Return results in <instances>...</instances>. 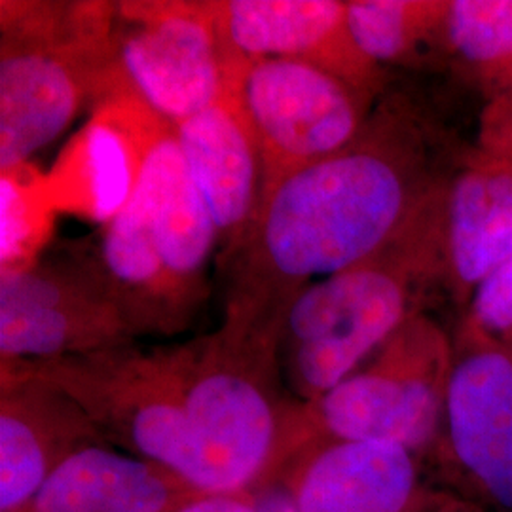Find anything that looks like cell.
I'll return each mask as SVG.
<instances>
[{"mask_svg": "<svg viewBox=\"0 0 512 512\" xmlns=\"http://www.w3.org/2000/svg\"><path fill=\"white\" fill-rule=\"evenodd\" d=\"M296 512H427L416 454L365 440H315L283 469Z\"/></svg>", "mask_w": 512, "mask_h": 512, "instance_id": "cell-12", "label": "cell"}, {"mask_svg": "<svg viewBox=\"0 0 512 512\" xmlns=\"http://www.w3.org/2000/svg\"><path fill=\"white\" fill-rule=\"evenodd\" d=\"M105 442L69 395L0 366V512H19L78 450Z\"/></svg>", "mask_w": 512, "mask_h": 512, "instance_id": "cell-13", "label": "cell"}, {"mask_svg": "<svg viewBox=\"0 0 512 512\" xmlns=\"http://www.w3.org/2000/svg\"><path fill=\"white\" fill-rule=\"evenodd\" d=\"M116 46L131 95L171 128L234 90L211 2H118Z\"/></svg>", "mask_w": 512, "mask_h": 512, "instance_id": "cell-9", "label": "cell"}, {"mask_svg": "<svg viewBox=\"0 0 512 512\" xmlns=\"http://www.w3.org/2000/svg\"><path fill=\"white\" fill-rule=\"evenodd\" d=\"M118 2H0V171L12 175L90 101L129 95Z\"/></svg>", "mask_w": 512, "mask_h": 512, "instance_id": "cell-4", "label": "cell"}, {"mask_svg": "<svg viewBox=\"0 0 512 512\" xmlns=\"http://www.w3.org/2000/svg\"><path fill=\"white\" fill-rule=\"evenodd\" d=\"M133 340L93 247L69 243L2 268L0 363L50 361Z\"/></svg>", "mask_w": 512, "mask_h": 512, "instance_id": "cell-7", "label": "cell"}, {"mask_svg": "<svg viewBox=\"0 0 512 512\" xmlns=\"http://www.w3.org/2000/svg\"><path fill=\"white\" fill-rule=\"evenodd\" d=\"M444 285L463 302L512 251V162L478 152L452 173L440 207Z\"/></svg>", "mask_w": 512, "mask_h": 512, "instance_id": "cell-16", "label": "cell"}, {"mask_svg": "<svg viewBox=\"0 0 512 512\" xmlns=\"http://www.w3.org/2000/svg\"><path fill=\"white\" fill-rule=\"evenodd\" d=\"M452 355L454 344L427 313L410 319L344 382L302 403L304 448L365 440L418 456L440 433Z\"/></svg>", "mask_w": 512, "mask_h": 512, "instance_id": "cell-6", "label": "cell"}, {"mask_svg": "<svg viewBox=\"0 0 512 512\" xmlns=\"http://www.w3.org/2000/svg\"><path fill=\"white\" fill-rule=\"evenodd\" d=\"M86 150L92 181L93 213L107 224L128 203L139 167L131 169L126 141L116 128L105 122H93L88 128Z\"/></svg>", "mask_w": 512, "mask_h": 512, "instance_id": "cell-21", "label": "cell"}, {"mask_svg": "<svg viewBox=\"0 0 512 512\" xmlns=\"http://www.w3.org/2000/svg\"><path fill=\"white\" fill-rule=\"evenodd\" d=\"M461 329L512 351V251L471 294Z\"/></svg>", "mask_w": 512, "mask_h": 512, "instance_id": "cell-22", "label": "cell"}, {"mask_svg": "<svg viewBox=\"0 0 512 512\" xmlns=\"http://www.w3.org/2000/svg\"><path fill=\"white\" fill-rule=\"evenodd\" d=\"M450 177L418 101L385 92L349 145L266 192L249 236L220 268L224 308L287 319L308 285L384 249Z\"/></svg>", "mask_w": 512, "mask_h": 512, "instance_id": "cell-1", "label": "cell"}, {"mask_svg": "<svg viewBox=\"0 0 512 512\" xmlns=\"http://www.w3.org/2000/svg\"><path fill=\"white\" fill-rule=\"evenodd\" d=\"M194 492L164 465L97 442L63 461L19 512H175Z\"/></svg>", "mask_w": 512, "mask_h": 512, "instance_id": "cell-17", "label": "cell"}, {"mask_svg": "<svg viewBox=\"0 0 512 512\" xmlns=\"http://www.w3.org/2000/svg\"><path fill=\"white\" fill-rule=\"evenodd\" d=\"M448 6V0H349V31L382 69L418 65L437 50L448 54Z\"/></svg>", "mask_w": 512, "mask_h": 512, "instance_id": "cell-19", "label": "cell"}, {"mask_svg": "<svg viewBox=\"0 0 512 512\" xmlns=\"http://www.w3.org/2000/svg\"><path fill=\"white\" fill-rule=\"evenodd\" d=\"M251 494L255 495L256 505L260 512H296L294 511L293 497L281 480L270 482ZM427 512H461V509L452 505L450 501L440 499L439 503Z\"/></svg>", "mask_w": 512, "mask_h": 512, "instance_id": "cell-24", "label": "cell"}, {"mask_svg": "<svg viewBox=\"0 0 512 512\" xmlns=\"http://www.w3.org/2000/svg\"><path fill=\"white\" fill-rule=\"evenodd\" d=\"M211 12L234 84L255 61L291 59L374 99L387 92V71L361 52L349 31L348 2L213 0Z\"/></svg>", "mask_w": 512, "mask_h": 512, "instance_id": "cell-10", "label": "cell"}, {"mask_svg": "<svg viewBox=\"0 0 512 512\" xmlns=\"http://www.w3.org/2000/svg\"><path fill=\"white\" fill-rule=\"evenodd\" d=\"M285 319L224 308L213 332L171 346L203 492H255L302 450V403L285 382Z\"/></svg>", "mask_w": 512, "mask_h": 512, "instance_id": "cell-2", "label": "cell"}, {"mask_svg": "<svg viewBox=\"0 0 512 512\" xmlns=\"http://www.w3.org/2000/svg\"><path fill=\"white\" fill-rule=\"evenodd\" d=\"M232 92L255 133L264 196L287 175L349 145L380 101L327 71L291 59L247 65Z\"/></svg>", "mask_w": 512, "mask_h": 512, "instance_id": "cell-8", "label": "cell"}, {"mask_svg": "<svg viewBox=\"0 0 512 512\" xmlns=\"http://www.w3.org/2000/svg\"><path fill=\"white\" fill-rule=\"evenodd\" d=\"M99 266L129 330L139 336H173L190 327L165 274L137 186L128 203L105 224L93 245Z\"/></svg>", "mask_w": 512, "mask_h": 512, "instance_id": "cell-18", "label": "cell"}, {"mask_svg": "<svg viewBox=\"0 0 512 512\" xmlns=\"http://www.w3.org/2000/svg\"><path fill=\"white\" fill-rule=\"evenodd\" d=\"M175 512H260L251 492H203L184 499Z\"/></svg>", "mask_w": 512, "mask_h": 512, "instance_id": "cell-23", "label": "cell"}, {"mask_svg": "<svg viewBox=\"0 0 512 512\" xmlns=\"http://www.w3.org/2000/svg\"><path fill=\"white\" fill-rule=\"evenodd\" d=\"M135 186L147 205L148 222L165 274L190 323L209 294L207 272L219 255V234L192 183L173 129L143 148Z\"/></svg>", "mask_w": 512, "mask_h": 512, "instance_id": "cell-15", "label": "cell"}, {"mask_svg": "<svg viewBox=\"0 0 512 512\" xmlns=\"http://www.w3.org/2000/svg\"><path fill=\"white\" fill-rule=\"evenodd\" d=\"M503 160H507V162H512V141L509 148H507V152H505V158Z\"/></svg>", "mask_w": 512, "mask_h": 512, "instance_id": "cell-25", "label": "cell"}, {"mask_svg": "<svg viewBox=\"0 0 512 512\" xmlns=\"http://www.w3.org/2000/svg\"><path fill=\"white\" fill-rule=\"evenodd\" d=\"M442 194L376 255L298 294L283 327L281 365L300 403L329 393L425 313L433 291L444 285Z\"/></svg>", "mask_w": 512, "mask_h": 512, "instance_id": "cell-3", "label": "cell"}, {"mask_svg": "<svg viewBox=\"0 0 512 512\" xmlns=\"http://www.w3.org/2000/svg\"><path fill=\"white\" fill-rule=\"evenodd\" d=\"M446 50L490 101L512 103V0H450Z\"/></svg>", "mask_w": 512, "mask_h": 512, "instance_id": "cell-20", "label": "cell"}, {"mask_svg": "<svg viewBox=\"0 0 512 512\" xmlns=\"http://www.w3.org/2000/svg\"><path fill=\"white\" fill-rule=\"evenodd\" d=\"M452 456L497 505L512 509V351L459 330L444 420Z\"/></svg>", "mask_w": 512, "mask_h": 512, "instance_id": "cell-11", "label": "cell"}, {"mask_svg": "<svg viewBox=\"0 0 512 512\" xmlns=\"http://www.w3.org/2000/svg\"><path fill=\"white\" fill-rule=\"evenodd\" d=\"M0 366L61 389L107 444L156 461L196 486L198 469L171 346L133 340L82 355Z\"/></svg>", "mask_w": 512, "mask_h": 512, "instance_id": "cell-5", "label": "cell"}, {"mask_svg": "<svg viewBox=\"0 0 512 512\" xmlns=\"http://www.w3.org/2000/svg\"><path fill=\"white\" fill-rule=\"evenodd\" d=\"M171 129L215 222L222 268L249 236L264 196V165L255 133L234 92Z\"/></svg>", "mask_w": 512, "mask_h": 512, "instance_id": "cell-14", "label": "cell"}]
</instances>
